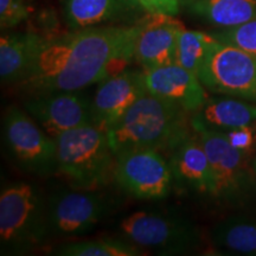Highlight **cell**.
I'll list each match as a JSON object with an SVG mask.
<instances>
[{
	"instance_id": "d6986e66",
	"label": "cell",
	"mask_w": 256,
	"mask_h": 256,
	"mask_svg": "<svg viewBox=\"0 0 256 256\" xmlns=\"http://www.w3.org/2000/svg\"><path fill=\"white\" fill-rule=\"evenodd\" d=\"M190 11L220 28L236 26L256 19V0H191Z\"/></svg>"
},
{
	"instance_id": "7c38bea8",
	"label": "cell",
	"mask_w": 256,
	"mask_h": 256,
	"mask_svg": "<svg viewBox=\"0 0 256 256\" xmlns=\"http://www.w3.org/2000/svg\"><path fill=\"white\" fill-rule=\"evenodd\" d=\"M147 94L144 70L124 69L110 76L98 83L92 98V124L107 133Z\"/></svg>"
},
{
	"instance_id": "2e32d148",
	"label": "cell",
	"mask_w": 256,
	"mask_h": 256,
	"mask_svg": "<svg viewBox=\"0 0 256 256\" xmlns=\"http://www.w3.org/2000/svg\"><path fill=\"white\" fill-rule=\"evenodd\" d=\"M174 184L185 190L214 197V178L210 162L197 136H190L170 153Z\"/></svg>"
},
{
	"instance_id": "30bf717a",
	"label": "cell",
	"mask_w": 256,
	"mask_h": 256,
	"mask_svg": "<svg viewBox=\"0 0 256 256\" xmlns=\"http://www.w3.org/2000/svg\"><path fill=\"white\" fill-rule=\"evenodd\" d=\"M113 180L136 200H164L174 185V174L164 153L136 150L115 156Z\"/></svg>"
},
{
	"instance_id": "484cf974",
	"label": "cell",
	"mask_w": 256,
	"mask_h": 256,
	"mask_svg": "<svg viewBox=\"0 0 256 256\" xmlns=\"http://www.w3.org/2000/svg\"><path fill=\"white\" fill-rule=\"evenodd\" d=\"M254 126L242 127L238 128V130H232L226 132V136L232 142V145L238 147L240 150H244V151H249L250 147L254 142Z\"/></svg>"
},
{
	"instance_id": "ba28073f",
	"label": "cell",
	"mask_w": 256,
	"mask_h": 256,
	"mask_svg": "<svg viewBox=\"0 0 256 256\" xmlns=\"http://www.w3.org/2000/svg\"><path fill=\"white\" fill-rule=\"evenodd\" d=\"M198 78L216 94L256 101V58L236 46L214 42Z\"/></svg>"
},
{
	"instance_id": "4316f807",
	"label": "cell",
	"mask_w": 256,
	"mask_h": 256,
	"mask_svg": "<svg viewBox=\"0 0 256 256\" xmlns=\"http://www.w3.org/2000/svg\"><path fill=\"white\" fill-rule=\"evenodd\" d=\"M254 172H255V176H256V158H255V162H254Z\"/></svg>"
},
{
	"instance_id": "ac0fdd59",
	"label": "cell",
	"mask_w": 256,
	"mask_h": 256,
	"mask_svg": "<svg viewBox=\"0 0 256 256\" xmlns=\"http://www.w3.org/2000/svg\"><path fill=\"white\" fill-rule=\"evenodd\" d=\"M48 38L34 32L5 34L0 38V80L17 86L30 69Z\"/></svg>"
},
{
	"instance_id": "9c48e42d",
	"label": "cell",
	"mask_w": 256,
	"mask_h": 256,
	"mask_svg": "<svg viewBox=\"0 0 256 256\" xmlns=\"http://www.w3.org/2000/svg\"><path fill=\"white\" fill-rule=\"evenodd\" d=\"M194 132L209 159L214 178V198L228 203L242 200L252 186L248 151L232 145L222 132L210 130Z\"/></svg>"
},
{
	"instance_id": "6da1fadb",
	"label": "cell",
	"mask_w": 256,
	"mask_h": 256,
	"mask_svg": "<svg viewBox=\"0 0 256 256\" xmlns=\"http://www.w3.org/2000/svg\"><path fill=\"white\" fill-rule=\"evenodd\" d=\"M144 17L130 25H102L48 40L16 87L26 98L54 92L84 90L134 58Z\"/></svg>"
},
{
	"instance_id": "ffe728a7",
	"label": "cell",
	"mask_w": 256,
	"mask_h": 256,
	"mask_svg": "<svg viewBox=\"0 0 256 256\" xmlns=\"http://www.w3.org/2000/svg\"><path fill=\"white\" fill-rule=\"evenodd\" d=\"M211 240L222 249L256 256V222L246 217H230L212 229Z\"/></svg>"
},
{
	"instance_id": "603a6c76",
	"label": "cell",
	"mask_w": 256,
	"mask_h": 256,
	"mask_svg": "<svg viewBox=\"0 0 256 256\" xmlns=\"http://www.w3.org/2000/svg\"><path fill=\"white\" fill-rule=\"evenodd\" d=\"M210 34L220 43L238 48L256 58V19L236 26L220 28Z\"/></svg>"
},
{
	"instance_id": "8992f818",
	"label": "cell",
	"mask_w": 256,
	"mask_h": 256,
	"mask_svg": "<svg viewBox=\"0 0 256 256\" xmlns=\"http://www.w3.org/2000/svg\"><path fill=\"white\" fill-rule=\"evenodd\" d=\"M2 139L6 153L22 170L46 177L56 174V142L26 110L8 107L2 120Z\"/></svg>"
},
{
	"instance_id": "8fae6325",
	"label": "cell",
	"mask_w": 256,
	"mask_h": 256,
	"mask_svg": "<svg viewBox=\"0 0 256 256\" xmlns=\"http://www.w3.org/2000/svg\"><path fill=\"white\" fill-rule=\"evenodd\" d=\"M24 110L51 138L92 124V98L83 90L28 96Z\"/></svg>"
},
{
	"instance_id": "7a4b0ae2",
	"label": "cell",
	"mask_w": 256,
	"mask_h": 256,
	"mask_svg": "<svg viewBox=\"0 0 256 256\" xmlns=\"http://www.w3.org/2000/svg\"><path fill=\"white\" fill-rule=\"evenodd\" d=\"M188 112L174 102L147 94L107 130L114 156L136 150L171 153L191 136Z\"/></svg>"
},
{
	"instance_id": "277c9868",
	"label": "cell",
	"mask_w": 256,
	"mask_h": 256,
	"mask_svg": "<svg viewBox=\"0 0 256 256\" xmlns=\"http://www.w3.org/2000/svg\"><path fill=\"white\" fill-rule=\"evenodd\" d=\"M56 174L72 188L100 190L113 179L115 156L107 133L94 124L55 138Z\"/></svg>"
},
{
	"instance_id": "83f0119b",
	"label": "cell",
	"mask_w": 256,
	"mask_h": 256,
	"mask_svg": "<svg viewBox=\"0 0 256 256\" xmlns=\"http://www.w3.org/2000/svg\"><path fill=\"white\" fill-rule=\"evenodd\" d=\"M191 2V0H185V2Z\"/></svg>"
},
{
	"instance_id": "5bb4252c",
	"label": "cell",
	"mask_w": 256,
	"mask_h": 256,
	"mask_svg": "<svg viewBox=\"0 0 256 256\" xmlns=\"http://www.w3.org/2000/svg\"><path fill=\"white\" fill-rule=\"evenodd\" d=\"M145 80L148 94L174 102L188 113L197 112L208 100L200 80L177 63L145 72Z\"/></svg>"
},
{
	"instance_id": "d4e9b609",
	"label": "cell",
	"mask_w": 256,
	"mask_h": 256,
	"mask_svg": "<svg viewBox=\"0 0 256 256\" xmlns=\"http://www.w3.org/2000/svg\"><path fill=\"white\" fill-rule=\"evenodd\" d=\"M146 14H165L174 17L180 8V0H128Z\"/></svg>"
},
{
	"instance_id": "4fadbf2b",
	"label": "cell",
	"mask_w": 256,
	"mask_h": 256,
	"mask_svg": "<svg viewBox=\"0 0 256 256\" xmlns=\"http://www.w3.org/2000/svg\"><path fill=\"white\" fill-rule=\"evenodd\" d=\"M183 28L172 16H145L134 49V60L142 70L148 72L177 63L179 34Z\"/></svg>"
},
{
	"instance_id": "e0dca14e",
	"label": "cell",
	"mask_w": 256,
	"mask_h": 256,
	"mask_svg": "<svg viewBox=\"0 0 256 256\" xmlns=\"http://www.w3.org/2000/svg\"><path fill=\"white\" fill-rule=\"evenodd\" d=\"M192 130H210L226 133L238 128L254 126L256 106L236 98H208L191 118Z\"/></svg>"
},
{
	"instance_id": "5b68a950",
	"label": "cell",
	"mask_w": 256,
	"mask_h": 256,
	"mask_svg": "<svg viewBox=\"0 0 256 256\" xmlns=\"http://www.w3.org/2000/svg\"><path fill=\"white\" fill-rule=\"evenodd\" d=\"M120 232L138 247L159 255H186L200 244L196 224L168 211L138 210L121 220Z\"/></svg>"
},
{
	"instance_id": "52a82bcc",
	"label": "cell",
	"mask_w": 256,
	"mask_h": 256,
	"mask_svg": "<svg viewBox=\"0 0 256 256\" xmlns=\"http://www.w3.org/2000/svg\"><path fill=\"white\" fill-rule=\"evenodd\" d=\"M113 203L100 190H60L48 196L50 238L87 235L110 214Z\"/></svg>"
},
{
	"instance_id": "7402d4cb",
	"label": "cell",
	"mask_w": 256,
	"mask_h": 256,
	"mask_svg": "<svg viewBox=\"0 0 256 256\" xmlns=\"http://www.w3.org/2000/svg\"><path fill=\"white\" fill-rule=\"evenodd\" d=\"M216 38L206 32L183 28L179 34L177 64L197 76Z\"/></svg>"
},
{
	"instance_id": "9a60e30c",
	"label": "cell",
	"mask_w": 256,
	"mask_h": 256,
	"mask_svg": "<svg viewBox=\"0 0 256 256\" xmlns=\"http://www.w3.org/2000/svg\"><path fill=\"white\" fill-rule=\"evenodd\" d=\"M145 12L128 0H63V14L72 30L113 23H139Z\"/></svg>"
},
{
	"instance_id": "cb8c5ba5",
	"label": "cell",
	"mask_w": 256,
	"mask_h": 256,
	"mask_svg": "<svg viewBox=\"0 0 256 256\" xmlns=\"http://www.w3.org/2000/svg\"><path fill=\"white\" fill-rule=\"evenodd\" d=\"M30 10L24 0H0V26L11 28L28 19Z\"/></svg>"
},
{
	"instance_id": "44dd1931",
	"label": "cell",
	"mask_w": 256,
	"mask_h": 256,
	"mask_svg": "<svg viewBox=\"0 0 256 256\" xmlns=\"http://www.w3.org/2000/svg\"><path fill=\"white\" fill-rule=\"evenodd\" d=\"M50 254L60 256H142L144 249L128 240L98 238L60 244Z\"/></svg>"
},
{
	"instance_id": "3957f363",
	"label": "cell",
	"mask_w": 256,
	"mask_h": 256,
	"mask_svg": "<svg viewBox=\"0 0 256 256\" xmlns=\"http://www.w3.org/2000/svg\"><path fill=\"white\" fill-rule=\"evenodd\" d=\"M50 238L48 197L37 184L14 182L0 192L2 254L22 255Z\"/></svg>"
}]
</instances>
